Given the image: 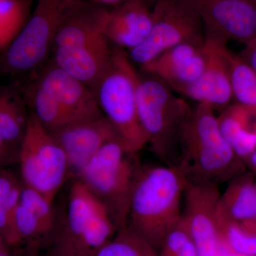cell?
Segmentation results:
<instances>
[{
  "mask_svg": "<svg viewBox=\"0 0 256 256\" xmlns=\"http://www.w3.org/2000/svg\"><path fill=\"white\" fill-rule=\"evenodd\" d=\"M204 67L203 46L190 43L172 47L140 66L143 72L160 79L174 92L200 78Z\"/></svg>",
  "mask_w": 256,
  "mask_h": 256,
  "instance_id": "2e32d148",
  "label": "cell"
},
{
  "mask_svg": "<svg viewBox=\"0 0 256 256\" xmlns=\"http://www.w3.org/2000/svg\"><path fill=\"white\" fill-rule=\"evenodd\" d=\"M89 1L102 5V6H112L114 8L124 2V0H89Z\"/></svg>",
  "mask_w": 256,
  "mask_h": 256,
  "instance_id": "d590c367",
  "label": "cell"
},
{
  "mask_svg": "<svg viewBox=\"0 0 256 256\" xmlns=\"http://www.w3.org/2000/svg\"><path fill=\"white\" fill-rule=\"evenodd\" d=\"M80 256L75 252H70L68 249L62 247L58 244H54L52 250H50V256Z\"/></svg>",
  "mask_w": 256,
  "mask_h": 256,
  "instance_id": "d6a6232c",
  "label": "cell"
},
{
  "mask_svg": "<svg viewBox=\"0 0 256 256\" xmlns=\"http://www.w3.org/2000/svg\"><path fill=\"white\" fill-rule=\"evenodd\" d=\"M152 25L150 6L142 0H126L108 10L104 34L116 46L130 50L140 44Z\"/></svg>",
  "mask_w": 256,
  "mask_h": 256,
  "instance_id": "e0dca14e",
  "label": "cell"
},
{
  "mask_svg": "<svg viewBox=\"0 0 256 256\" xmlns=\"http://www.w3.org/2000/svg\"><path fill=\"white\" fill-rule=\"evenodd\" d=\"M218 228L220 242L229 250L256 256V220H229L222 214L218 206Z\"/></svg>",
  "mask_w": 256,
  "mask_h": 256,
  "instance_id": "603a6c76",
  "label": "cell"
},
{
  "mask_svg": "<svg viewBox=\"0 0 256 256\" xmlns=\"http://www.w3.org/2000/svg\"><path fill=\"white\" fill-rule=\"evenodd\" d=\"M190 232L183 216L181 220L170 230L159 250V256H174L191 240Z\"/></svg>",
  "mask_w": 256,
  "mask_h": 256,
  "instance_id": "f546056e",
  "label": "cell"
},
{
  "mask_svg": "<svg viewBox=\"0 0 256 256\" xmlns=\"http://www.w3.org/2000/svg\"><path fill=\"white\" fill-rule=\"evenodd\" d=\"M21 142L20 161L26 186L52 203L68 169L65 152L34 114L28 117Z\"/></svg>",
  "mask_w": 256,
  "mask_h": 256,
  "instance_id": "9c48e42d",
  "label": "cell"
},
{
  "mask_svg": "<svg viewBox=\"0 0 256 256\" xmlns=\"http://www.w3.org/2000/svg\"><path fill=\"white\" fill-rule=\"evenodd\" d=\"M238 56L256 73V50L246 46Z\"/></svg>",
  "mask_w": 256,
  "mask_h": 256,
  "instance_id": "4dcf8cb0",
  "label": "cell"
},
{
  "mask_svg": "<svg viewBox=\"0 0 256 256\" xmlns=\"http://www.w3.org/2000/svg\"><path fill=\"white\" fill-rule=\"evenodd\" d=\"M108 8L86 0L64 21L55 37L54 47H76L104 36Z\"/></svg>",
  "mask_w": 256,
  "mask_h": 256,
  "instance_id": "ac0fdd59",
  "label": "cell"
},
{
  "mask_svg": "<svg viewBox=\"0 0 256 256\" xmlns=\"http://www.w3.org/2000/svg\"><path fill=\"white\" fill-rule=\"evenodd\" d=\"M205 67L200 78L175 92L197 104H206L220 111L234 100L227 43L205 35L203 45Z\"/></svg>",
  "mask_w": 256,
  "mask_h": 256,
  "instance_id": "7c38bea8",
  "label": "cell"
},
{
  "mask_svg": "<svg viewBox=\"0 0 256 256\" xmlns=\"http://www.w3.org/2000/svg\"><path fill=\"white\" fill-rule=\"evenodd\" d=\"M178 168L188 182L217 185L246 172V166L226 142L214 110L196 104L184 121L178 140Z\"/></svg>",
  "mask_w": 256,
  "mask_h": 256,
  "instance_id": "6da1fadb",
  "label": "cell"
},
{
  "mask_svg": "<svg viewBox=\"0 0 256 256\" xmlns=\"http://www.w3.org/2000/svg\"><path fill=\"white\" fill-rule=\"evenodd\" d=\"M218 256H248V255H244V254H237V252H232V250H229L228 248H227L225 246L222 244V248H220V254H218Z\"/></svg>",
  "mask_w": 256,
  "mask_h": 256,
  "instance_id": "8d00e7d4",
  "label": "cell"
},
{
  "mask_svg": "<svg viewBox=\"0 0 256 256\" xmlns=\"http://www.w3.org/2000/svg\"><path fill=\"white\" fill-rule=\"evenodd\" d=\"M256 175L245 172L228 182L220 193V208L229 220H256Z\"/></svg>",
  "mask_w": 256,
  "mask_h": 256,
  "instance_id": "ffe728a7",
  "label": "cell"
},
{
  "mask_svg": "<svg viewBox=\"0 0 256 256\" xmlns=\"http://www.w3.org/2000/svg\"><path fill=\"white\" fill-rule=\"evenodd\" d=\"M92 256H159V252L126 226Z\"/></svg>",
  "mask_w": 256,
  "mask_h": 256,
  "instance_id": "484cf974",
  "label": "cell"
},
{
  "mask_svg": "<svg viewBox=\"0 0 256 256\" xmlns=\"http://www.w3.org/2000/svg\"><path fill=\"white\" fill-rule=\"evenodd\" d=\"M112 50L105 36L76 47H54L53 63L95 89L110 68Z\"/></svg>",
  "mask_w": 256,
  "mask_h": 256,
  "instance_id": "9a60e30c",
  "label": "cell"
},
{
  "mask_svg": "<svg viewBox=\"0 0 256 256\" xmlns=\"http://www.w3.org/2000/svg\"><path fill=\"white\" fill-rule=\"evenodd\" d=\"M36 84L54 96L78 122L102 114L96 90L53 62L42 70Z\"/></svg>",
  "mask_w": 256,
  "mask_h": 256,
  "instance_id": "5bb4252c",
  "label": "cell"
},
{
  "mask_svg": "<svg viewBox=\"0 0 256 256\" xmlns=\"http://www.w3.org/2000/svg\"><path fill=\"white\" fill-rule=\"evenodd\" d=\"M137 73L124 48L114 46L110 68L95 89L101 112L130 152L138 153L148 139L138 116Z\"/></svg>",
  "mask_w": 256,
  "mask_h": 256,
  "instance_id": "5b68a950",
  "label": "cell"
},
{
  "mask_svg": "<svg viewBox=\"0 0 256 256\" xmlns=\"http://www.w3.org/2000/svg\"><path fill=\"white\" fill-rule=\"evenodd\" d=\"M137 154L114 140L104 144L77 174L105 205L118 230L126 226L131 196L142 171Z\"/></svg>",
  "mask_w": 256,
  "mask_h": 256,
  "instance_id": "3957f363",
  "label": "cell"
},
{
  "mask_svg": "<svg viewBox=\"0 0 256 256\" xmlns=\"http://www.w3.org/2000/svg\"><path fill=\"white\" fill-rule=\"evenodd\" d=\"M220 186L186 182L182 212L198 256H218L222 248L218 228Z\"/></svg>",
  "mask_w": 256,
  "mask_h": 256,
  "instance_id": "30bf717a",
  "label": "cell"
},
{
  "mask_svg": "<svg viewBox=\"0 0 256 256\" xmlns=\"http://www.w3.org/2000/svg\"><path fill=\"white\" fill-rule=\"evenodd\" d=\"M224 139L245 163L256 150V110L232 102L217 116Z\"/></svg>",
  "mask_w": 256,
  "mask_h": 256,
  "instance_id": "d6986e66",
  "label": "cell"
},
{
  "mask_svg": "<svg viewBox=\"0 0 256 256\" xmlns=\"http://www.w3.org/2000/svg\"><path fill=\"white\" fill-rule=\"evenodd\" d=\"M252 3L254 4V8H255L256 10V0H252Z\"/></svg>",
  "mask_w": 256,
  "mask_h": 256,
  "instance_id": "ab89813d",
  "label": "cell"
},
{
  "mask_svg": "<svg viewBox=\"0 0 256 256\" xmlns=\"http://www.w3.org/2000/svg\"><path fill=\"white\" fill-rule=\"evenodd\" d=\"M14 222L15 228L21 240L40 238L48 234L36 216L20 203L15 210Z\"/></svg>",
  "mask_w": 256,
  "mask_h": 256,
  "instance_id": "f1b7e54d",
  "label": "cell"
},
{
  "mask_svg": "<svg viewBox=\"0 0 256 256\" xmlns=\"http://www.w3.org/2000/svg\"><path fill=\"white\" fill-rule=\"evenodd\" d=\"M234 100L256 110V73L238 54L229 52Z\"/></svg>",
  "mask_w": 256,
  "mask_h": 256,
  "instance_id": "d4e9b609",
  "label": "cell"
},
{
  "mask_svg": "<svg viewBox=\"0 0 256 256\" xmlns=\"http://www.w3.org/2000/svg\"><path fill=\"white\" fill-rule=\"evenodd\" d=\"M31 102L33 114L50 134L78 122L54 96L36 84L32 90Z\"/></svg>",
  "mask_w": 256,
  "mask_h": 256,
  "instance_id": "7402d4cb",
  "label": "cell"
},
{
  "mask_svg": "<svg viewBox=\"0 0 256 256\" xmlns=\"http://www.w3.org/2000/svg\"><path fill=\"white\" fill-rule=\"evenodd\" d=\"M186 180L178 166L143 168L133 190L126 226L159 252L165 237L182 218Z\"/></svg>",
  "mask_w": 256,
  "mask_h": 256,
  "instance_id": "7a4b0ae2",
  "label": "cell"
},
{
  "mask_svg": "<svg viewBox=\"0 0 256 256\" xmlns=\"http://www.w3.org/2000/svg\"><path fill=\"white\" fill-rule=\"evenodd\" d=\"M15 184L9 175L0 174V234L4 240L12 244L22 240L15 228L8 203L10 192Z\"/></svg>",
  "mask_w": 256,
  "mask_h": 256,
  "instance_id": "83f0119b",
  "label": "cell"
},
{
  "mask_svg": "<svg viewBox=\"0 0 256 256\" xmlns=\"http://www.w3.org/2000/svg\"><path fill=\"white\" fill-rule=\"evenodd\" d=\"M245 46L250 47V48L256 50V37H255L254 38H252V41H250L248 42V43H247Z\"/></svg>",
  "mask_w": 256,
  "mask_h": 256,
  "instance_id": "74e56055",
  "label": "cell"
},
{
  "mask_svg": "<svg viewBox=\"0 0 256 256\" xmlns=\"http://www.w3.org/2000/svg\"><path fill=\"white\" fill-rule=\"evenodd\" d=\"M118 228L108 210L78 180L70 188L66 216L55 242L80 256H92Z\"/></svg>",
  "mask_w": 256,
  "mask_h": 256,
  "instance_id": "52a82bcc",
  "label": "cell"
},
{
  "mask_svg": "<svg viewBox=\"0 0 256 256\" xmlns=\"http://www.w3.org/2000/svg\"><path fill=\"white\" fill-rule=\"evenodd\" d=\"M136 98L140 121L152 150L163 164L178 166L180 131L192 107L166 84L150 75L138 76Z\"/></svg>",
  "mask_w": 256,
  "mask_h": 256,
  "instance_id": "277c9868",
  "label": "cell"
},
{
  "mask_svg": "<svg viewBox=\"0 0 256 256\" xmlns=\"http://www.w3.org/2000/svg\"><path fill=\"white\" fill-rule=\"evenodd\" d=\"M10 143L4 140L0 136V161L5 160L8 156V150H9Z\"/></svg>",
  "mask_w": 256,
  "mask_h": 256,
  "instance_id": "836d02e7",
  "label": "cell"
},
{
  "mask_svg": "<svg viewBox=\"0 0 256 256\" xmlns=\"http://www.w3.org/2000/svg\"><path fill=\"white\" fill-rule=\"evenodd\" d=\"M34 0H0V52L20 33L32 14Z\"/></svg>",
  "mask_w": 256,
  "mask_h": 256,
  "instance_id": "cb8c5ba5",
  "label": "cell"
},
{
  "mask_svg": "<svg viewBox=\"0 0 256 256\" xmlns=\"http://www.w3.org/2000/svg\"><path fill=\"white\" fill-rule=\"evenodd\" d=\"M196 11L204 34L228 43L246 44L256 37V10L252 0H185Z\"/></svg>",
  "mask_w": 256,
  "mask_h": 256,
  "instance_id": "8fae6325",
  "label": "cell"
},
{
  "mask_svg": "<svg viewBox=\"0 0 256 256\" xmlns=\"http://www.w3.org/2000/svg\"><path fill=\"white\" fill-rule=\"evenodd\" d=\"M124 1H126V0H124ZM142 1L146 3L150 6H151V5L154 4V0H142Z\"/></svg>",
  "mask_w": 256,
  "mask_h": 256,
  "instance_id": "f35d334b",
  "label": "cell"
},
{
  "mask_svg": "<svg viewBox=\"0 0 256 256\" xmlns=\"http://www.w3.org/2000/svg\"><path fill=\"white\" fill-rule=\"evenodd\" d=\"M152 25L144 41L130 50L129 58L142 66L184 43L202 46L205 34L196 11L185 0H154Z\"/></svg>",
  "mask_w": 256,
  "mask_h": 256,
  "instance_id": "ba28073f",
  "label": "cell"
},
{
  "mask_svg": "<svg viewBox=\"0 0 256 256\" xmlns=\"http://www.w3.org/2000/svg\"><path fill=\"white\" fill-rule=\"evenodd\" d=\"M86 0H37L28 22L2 52L0 68L10 74L25 73L44 63L54 48L64 21Z\"/></svg>",
  "mask_w": 256,
  "mask_h": 256,
  "instance_id": "8992f818",
  "label": "cell"
},
{
  "mask_svg": "<svg viewBox=\"0 0 256 256\" xmlns=\"http://www.w3.org/2000/svg\"><path fill=\"white\" fill-rule=\"evenodd\" d=\"M18 203L36 216L48 234L54 228L55 220L52 203L48 202L41 193L26 186L21 190Z\"/></svg>",
  "mask_w": 256,
  "mask_h": 256,
  "instance_id": "4316f807",
  "label": "cell"
},
{
  "mask_svg": "<svg viewBox=\"0 0 256 256\" xmlns=\"http://www.w3.org/2000/svg\"><path fill=\"white\" fill-rule=\"evenodd\" d=\"M52 134L65 152L68 168L76 174L104 144L120 140L114 126L104 114L72 124Z\"/></svg>",
  "mask_w": 256,
  "mask_h": 256,
  "instance_id": "4fadbf2b",
  "label": "cell"
},
{
  "mask_svg": "<svg viewBox=\"0 0 256 256\" xmlns=\"http://www.w3.org/2000/svg\"><path fill=\"white\" fill-rule=\"evenodd\" d=\"M174 256H198V255L196 248L191 239Z\"/></svg>",
  "mask_w": 256,
  "mask_h": 256,
  "instance_id": "1f68e13d",
  "label": "cell"
},
{
  "mask_svg": "<svg viewBox=\"0 0 256 256\" xmlns=\"http://www.w3.org/2000/svg\"><path fill=\"white\" fill-rule=\"evenodd\" d=\"M0 256H6V254H5L4 252H0Z\"/></svg>",
  "mask_w": 256,
  "mask_h": 256,
  "instance_id": "60d3db41",
  "label": "cell"
},
{
  "mask_svg": "<svg viewBox=\"0 0 256 256\" xmlns=\"http://www.w3.org/2000/svg\"><path fill=\"white\" fill-rule=\"evenodd\" d=\"M20 90L16 86H0V136L10 144L22 140L30 117Z\"/></svg>",
  "mask_w": 256,
  "mask_h": 256,
  "instance_id": "44dd1931",
  "label": "cell"
},
{
  "mask_svg": "<svg viewBox=\"0 0 256 256\" xmlns=\"http://www.w3.org/2000/svg\"><path fill=\"white\" fill-rule=\"evenodd\" d=\"M246 168L250 169L252 172L256 175V150L245 161Z\"/></svg>",
  "mask_w": 256,
  "mask_h": 256,
  "instance_id": "e575fe53",
  "label": "cell"
}]
</instances>
